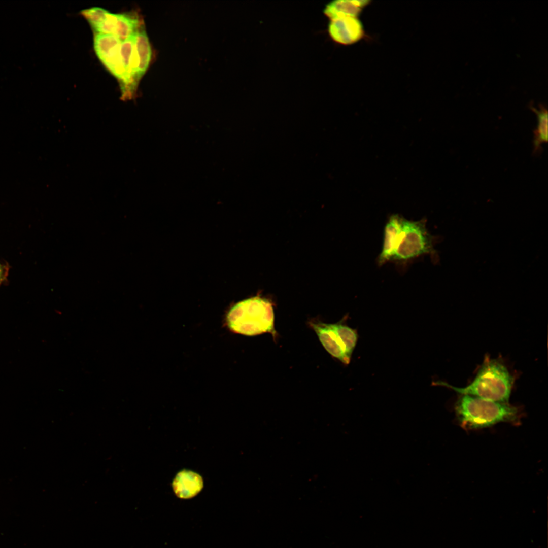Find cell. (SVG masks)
Listing matches in <instances>:
<instances>
[{"label": "cell", "instance_id": "5", "mask_svg": "<svg viewBox=\"0 0 548 548\" xmlns=\"http://www.w3.org/2000/svg\"><path fill=\"white\" fill-rule=\"evenodd\" d=\"M121 42L113 35L97 33L94 35L93 46L96 54L106 68L118 79L120 86L125 80L120 56Z\"/></svg>", "mask_w": 548, "mask_h": 548}, {"label": "cell", "instance_id": "1", "mask_svg": "<svg viewBox=\"0 0 548 548\" xmlns=\"http://www.w3.org/2000/svg\"><path fill=\"white\" fill-rule=\"evenodd\" d=\"M514 382V377L503 361L487 356L474 379L467 386L457 387L440 381L434 382V384L451 389L460 395L508 402Z\"/></svg>", "mask_w": 548, "mask_h": 548}, {"label": "cell", "instance_id": "2", "mask_svg": "<svg viewBox=\"0 0 548 548\" xmlns=\"http://www.w3.org/2000/svg\"><path fill=\"white\" fill-rule=\"evenodd\" d=\"M460 425L467 430L484 428L501 422L519 424L520 410L509 402H500L461 395L455 405Z\"/></svg>", "mask_w": 548, "mask_h": 548}, {"label": "cell", "instance_id": "9", "mask_svg": "<svg viewBox=\"0 0 548 548\" xmlns=\"http://www.w3.org/2000/svg\"><path fill=\"white\" fill-rule=\"evenodd\" d=\"M370 1L335 0L326 5L323 13L330 20L345 17H358Z\"/></svg>", "mask_w": 548, "mask_h": 548}, {"label": "cell", "instance_id": "10", "mask_svg": "<svg viewBox=\"0 0 548 548\" xmlns=\"http://www.w3.org/2000/svg\"><path fill=\"white\" fill-rule=\"evenodd\" d=\"M176 495L181 498L188 499L196 495L203 487L202 477L191 471L183 470L179 472L173 482Z\"/></svg>", "mask_w": 548, "mask_h": 548}, {"label": "cell", "instance_id": "15", "mask_svg": "<svg viewBox=\"0 0 548 548\" xmlns=\"http://www.w3.org/2000/svg\"><path fill=\"white\" fill-rule=\"evenodd\" d=\"M2 268H1V265H0V277H1V275H2Z\"/></svg>", "mask_w": 548, "mask_h": 548}, {"label": "cell", "instance_id": "11", "mask_svg": "<svg viewBox=\"0 0 548 548\" xmlns=\"http://www.w3.org/2000/svg\"><path fill=\"white\" fill-rule=\"evenodd\" d=\"M135 46L139 61L138 77L140 80L149 66L152 54L149 40L143 25L136 31Z\"/></svg>", "mask_w": 548, "mask_h": 548}, {"label": "cell", "instance_id": "14", "mask_svg": "<svg viewBox=\"0 0 548 548\" xmlns=\"http://www.w3.org/2000/svg\"><path fill=\"white\" fill-rule=\"evenodd\" d=\"M109 11L100 7H92L83 10L81 14L87 20L94 30L105 19Z\"/></svg>", "mask_w": 548, "mask_h": 548}, {"label": "cell", "instance_id": "3", "mask_svg": "<svg viewBox=\"0 0 548 548\" xmlns=\"http://www.w3.org/2000/svg\"><path fill=\"white\" fill-rule=\"evenodd\" d=\"M226 321L228 327L234 333L247 336L269 333L273 338L277 337L272 305L260 297L248 298L235 304L228 312Z\"/></svg>", "mask_w": 548, "mask_h": 548}, {"label": "cell", "instance_id": "12", "mask_svg": "<svg viewBox=\"0 0 548 548\" xmlns=\"http://www.w3.org/2000/svg\"><path fill=\"white\" fill-rule=\"evenodd\" d=\"M142 21L134 13L117 14L114 36L123 41L134 34L141 26Z\"/></svg>", "mask_w": 548, "mask_h": 548}, {"label": "cell", "instance_id": "13", "mask_svg": "<svg viewBox=\"0 0 548 548\" xmlns=\"http://www.w3.org/2000/svg\"><path fill=\"white\" fill-rule=\"evenodd\" d=\"M531 108L536 114L538 119L533 140L534 151L537 153L540 151L541 145L547 142L548 113L546 108L542 105L539 106L538 109L533 106Z\"/></svg>", "mask_w": 548, "mask_h": 548}, {"label": "cell", "instance_id": "7", "mask_svg": "<svg viewBox=\"0 0 548 548\" xmlns=\"http://www.w3.org/2000/svg\"><path fill=\"white\" fill-rule=\"evenodd\" d=\"M328 31L335 42L350 45L360 41L365 35L363 25L358 17H345L330 20Z\"/></svg>", "mask_w": 548, "mask_h": 548}, {"label": "cell", "instance_id": "4", "mask_svg": "<svg viewBox=\"0 0 548 548\" xmlns=\"http://www.w3.org/2000/svg\"><path fill=\"white\" fill-rule=\"evenodd\" d=\"M427 220H408L404 217L397 248L392 262L398 269H404L410 262L421 257L429 255L435 262L438 261L435 245L438 237L432 235L426 226Z\"/></svg>", "mask_w": 548, "mask_h": 548}, {"label": "cell", "instance_id": "8", "mask_svg": "<svg viewBox=\"0 0 548 548\" xmlns=\"http://www.w3.org/2000/svg\"><path fill=\"white\" fill-rule=\"evenodd\" d=\"M403 218L402 215L394 214L387 220L384 229L382 249L376 259L379 266L392 262L402 230Z\"/></svg>", "mask_w": 548, "mask_h": 548}, {"label": "cell", "instance_id": "6", "mask_svg": "<svg viewBox=\"0 0 548 548\" xmlns=\"http://www.w3.org/2000/svg\"><path fill=\"white\" fill-rule=\"evenodd\" d=\"M340 323V321L335 324H327L321 321H310L309 324L325 349L333 357L348 364L351 358L346 353Z\"/></svg>", "mask_w": 548, "mask_h": 548}]
</instances>
